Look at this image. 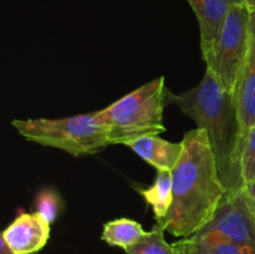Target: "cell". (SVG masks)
<instances>
[{
    "instance_id": "obj_17",
    "label": "cell",
    "mask_w": 255,
    "mask_h": 254,
    "mask_svg": "<svg viewBox=\"0 0 255 254\" xmlns=\"http://www.w3.org/2000/svg\"><path fill=\"white\" fill-rule=\"evenodd\" d=\"M247 191H248L249 196H251V199H252V203H253V208H254V212H255V179L253 182H251V183L247 184Z\"/></svg>"
},
{
    "instance_id": "obj_19",
    "label": "cell",
    "mask_w": 255,
    "mask_h": 254,
    "mask_svg": "<svg viewBox=\"0 0 255 254\" xmlns=\"http://www.w3.org/2000/svg\"><path fill=\"white\" fill-rule=\"evenodd\" d=\"M243 4L246 5L251 11H255V0H243Z\"/></svg>"
},
{
    "instance_id": "obj_13",
    "label": "cell",
    "mask_w": 255,
    "mask_h": 254,
    "mask_svg": "<svg viewBox=\"0 0 255 254\" xmlns=\"http://www.w3.org/2000/svg\"><path fill=\"white\" fill-rule=\"evenodd\" d=\"M186 254H255V247L219 241L184 238L176 242Z\"/></svg>"
},
{
    "instance_id": "obj_5",
    "label": "cell",
    "mask_w": 255,
    "mask_h": 254,
    "mask_svg": "<svg viewBox=\"0 0 255 254\" xmlns=\"http://www.w3.org/2000/svg\"><path fill=\"white\" fill-rule=\"evenodd\" d=\"M249 19L251 10L246 5L234 6L227 15L212 49L203 56L207 70L231 94L236 90L248 51Z\"/></svg>"
},
{
    "instance_id": "obj_3",
    "label": "cell",
    "mask_w": 255,
    "mask_h": 254,
    "mask_svg": "<svg viewBox=\"0 0 255 254\" xmlns=\"http://www.w3.org/2000/svg\"><path fill=\"white\" fill-rule=\"evenodd\" d=\"M11 125L26 141L62 149L72 157L96 154L112 146L100 110L60 119L12 120Z\"/></svg>"
},
{
    "instance_id": "obj_10",
    "label": "cell",
    "mask_w": 255,
    "mask_h": 254,
    "mask_svg": "<svg viewBox=\"0 0 255 254\" xmlns=\"http://www.w3.org/2000/svg\"><path fill=\"white\" fill-rule=\"evenodd\" d=\"M125 146L157 171H173L183 152V142H169L159 134H146L128 141Z\"/></svg>"
},
{
    "instance_id": "obj_20",
    "label": "cell",
    "mask_w": 255,
    "mask_h": 254,
    "mask_svg": "<svg viewBox=\"0 0 255 254\" xmlns=\"http://www.w3.org/2000/svg\"><path fill=\"white\" fill-rule=\"evenodd\" d=\"M174 246H176V248H177V253H178V254H186V253H184V252H183V251H182V249H181V248H179V247H178V246H177V244H176V243H174Z\"/></svg>"
},
{
    "instance_id": "obj_14",
    "label": "cell",
    "mask_w": 255,
    "mask_h": 254,
    "mask_svg": "<svg viewBox=\"0 0 255 254\" xmlns=\"http://www.w3.org/2000/svg\"><path fill=\"white\" fill-rule=\"evenodd\" d=\"M126 254H178L173 244L164 238V229L158 224L147 232L136 244L125 251Z\"/></svg>"
},
{
    "instance_id": "obj_4",
    "label": "cell",
    "mask_w": 255,
    "mask_h": 254,
    "mask_svg": "<svg viewBox=\"0 0 255 254\" xmlns=\"http://www.w3.org/2000/svg\"><path fill=\"white\" fill-rule=\"evenodd\" d=\"M164 76L156 77L100 110L110 131L112 146L124 144L146 134L166 131L163 110L167 105Z\"/></svg>"
},
{
    "instance_id": "obj_6",
    "label": "cell",
    "mask_w": 255,
    "mask_h": 254,
    "mask_svg": "<svg viewBox=\"0 0 255 254\" xmlns=\"http://www.w3.org/2000/svg\"><path fill=\"white\" fill-rule=\"evenodd\" d=\"M192 238L255 247V212L247 187L227 193L211 222Z\"/></svg>"
},
{
    "instance_id": "obj_7",
    "label": "cell",
    "mask_w": 255,
    "mask_h": 254,
    "mask_svg": "<svg viewBox=\"0 0 255 254\" xmlns=\"http://www.w3.org/2000/svg\"><path fill=\"white\" fill-rule=\"evenodd\" d=\"M51 224L36 212H21L2 231L1 238L14 254H35L47 244L51 234Z\"/></svg>"
},
{
    "instance_id": "obj_9",
    "label": "cell",
    "mask_w": 255,
    "mask_h": 254,
    "mask_svg": "<svg viewBox=\"0 0 255 254\" xmlns=\"http://www.w3.org/2000/svg\"><path fill=\"white\" fill-rule=\"evenodd\" d=\"M199 25L202 57L206 56L218 37L227 15L243 0H187Z\"/></svg>"
},
{
    "instance_id": "obj_1",
    "label": "cell",
    "mask_w": 255,
    "mask_h": 254,
    "mask_svg": "<svg viewBox=\"0 0 255 254\" xmlns=\"http://www.w3.org/2000/svg\"><path fill=\"white\" fill-rule=\"evenodd\" d=\"M183 152L172 171L173 203L158 226L179 239L189 238L211 222L227 194L206 129L184 133Z\"/></svg>"
},
{
    "instance_id": "obj_11",
    "label": "cell",
    "mask_w": 255,
    "mask_h": 254,
    "mask_svg": "<svg viewBox=\"0 0 255 254\" xmlns=\"http://www.w3.org/2000/svg\"><path fill=\"white\" fill-rule=\"evenodd\" d=\"M147 204L152 208L157 224L168 216L173 203V181L171 171H157L154 182L147 188H137Z\"/></svg>"
},
{
    "instance_id": "obj_2",
    "label": "cell",
    "mask_w": 255,
    "mask_h": 254,
    "mask_svg": "<svg viewBox=\"0 0 255 254\" xmlns=\"http://www.w3.org/2000/svg\"><path fill=\"white\" fill-rule=\"evenodd\" d=\"M167 105L177 106L196 122L198 128L206 129L227 193L246 186L241 169L244 137L233 94L227 91L206 69L203 79L197 86L181 94L167 90Z\"/></svg>"
},
{
    "instance_id": "obj_12",
    "label": "cell",
    "mask_w": 255,
    "mask_h": 254,
    "mask_svg": "<svg viewBox=\"0 0 255 254\" xmlns=\"http://www.w3.org/2000/svg\"><path fill=\"white\" fill-rule=\"evenodd\" d=\"M138 222L129 218H117L104 224L101 239L111 247H120L124 251L136 244L146 234Z\"/></svg>"
},
{
    "instance_id": "obj_15",
    "label": "cell",
    "mask_w": 255,
    "mask_h": 254,
    "mask_svg": "<svg viewBox=\"0 0 255 254\" xmlns=\"http://www.w3.org/2000/svg\"><path fill=\"white\" fill-rule=\"evenodd\" d=\"M34 206L35 212L40 214L47 223L52 224L61 213L64 203L61 196L55 189L44 188L37 192Z\"/></svg>"
},
{
    "instance_id": "obj_8",
    "label": "cell",
    "mask_w": 255,
    "mask_h": 254,
    "mask_svg": "<svg viewBox=\"0 0 255 254\" xmlns=\"http://www.w3.org/2000/svg\"><path fill=\"white\" fill-rule=\"evenodd\" d=\"M233 97L239 125L243 137H246L255 125V11H251L248 51Z\"/></svg>"
},
{
    "instance_id": "obj_16",
    "label": "cell",
    "mask_w": 255,
    "mask_h": 254,
    "mask_svg": "<svg viewBox=\"0 0 255 254\" xmlns=\"http://www.w3.org/2000/svg\"><path fill=\"white\" fill-rule=\"evenodd\" d=\"M241 169L243 183L248 184L255 179V125L244 137L241 154Z\"/></svg>"
},
{
    "instance_id": "obj_18",
    "label": "cell",
    "mask_w": 255,
    "mask_h": 254,
    "mask_svg": "<svg viewBox=\"0 0 255 254\" xmlns=\"http://www.w3.org/2000/svg\"><path fill=\"white\" fill-rule=\"evenodd\" d=\"M0 254H14V252L11 251V248L7 246V243L1 237H0Z\"/></svg>"
}]
</instances>
